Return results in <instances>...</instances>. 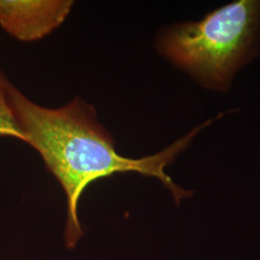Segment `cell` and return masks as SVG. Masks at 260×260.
<instances>
[{
    "mask_svg": "<svg viewBox=\"0 0 260 260\" xmlns=\"http://www.w3.org/2000/svg\"><path fill=\"white\" fill-rule=\"evenodd\" d=\"M156 45L161 55L200 86L226 92L259 52L260 0L233 1L200 20L165 28Z\"/></svg>",
    "mask_w": 260,
    "mask_h": 260,
    "instance_id": "cell-2",
    "label": "cell"
},
{
    "mask_svg": "<svg viewBox=\"0 0 260 260\" xmlns=\"http://www.w3.org/2000/svg\"><path fill=\"white\" fill-rule=\"evenodd\" d=\"M9 82L6 75L0 71V136L12 137L25 143V137L19 127L8 98Z\"/></svg>",
    "mask_w": 260,
    "mask_h": 260,
    "instance_id": "cell-4",
    "label": "cell"
},
{
    "mask_svg": "<svg viewBox=\"0 0 260 260\" xmlns=\"http://www.w3.org/2000/svg\"><path fill=\"white\" fill-rule=\"evenodd\" d=\"M72 0H0V25L22 42L40 40L65 20Z\"/></svg>",
    "mask_w": 260,
    "mask_h": 260,
    "instance_id": "cell-3",
    "label": "cell"
},
{
    "mask_svg": "<svg viewBox=\"0 0 260 260\" xmlns=\"http://www.w3.org/2000/svg\"><path fill=\"white\" fill-rule=\"evenodd\" d=\"M7 91L25 143L41 154L65 191V242L69 249L75 248L83 235L77 215L79 199L85 189L100 178L134 172L158 178L172 193L177 205L192 197L193 192L177 185L165 168L176 160L198 133L224 116L223 112L220 113L153 155L132 159L118 153L111 134L98 121L93 107L82 100L75 99L63 107L49 109L31 102L11 82Z\"/></svg>",
    "mask_w": 260,
    "mask_h": 260,
    "instance_id": "cell-1",
    "label": "cell"
}]
</instances>
